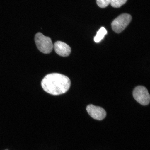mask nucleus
I'll return each mask as SVG.
<instances>
[{
  "label": "nucleus",
  "mask_w": 150,
  "mask_h": 150,
  "mask_svg": "<svg viewBox=\"0 0 150 150\" xmlns=\"http://www.w3.org/2000/svg\"><path fill=\"white\" fill-rule=\"evenodd\" d=\"M71 81L66 76L58 73L47 74L43 79L42 86L43 89L50 94L58 95L64 93L70 87Z\"/></svg>",
  "instance_id": "obj_1"
},
{
  "label": "nucleus",
  "mask_w": 150,
  "mask_h": 150,
  "mask_svg": "<svg viewBox=\"0 0 150 150\" xmlns=\"http://www.w3.org/2000/svg\"><path fill=\"white\" fill-rule=\"evenodd\" d=\"M35 44L38 49L43 53H50L53 48V45L50 38L45 36L42 33H38L35 36Z\"/></svg>",
  "instance_id": "obj_2"
},
{
  "label": "nucleus",
  "mask_w": 150,
  "mask_h": 150,
  "mask_svg": "<svg viewBox=\"0 0 150 150\" xmlns=\"http://www.w3.org/2000/svg\"><path fill=\"white\" fill-rule=\"evenodd\" d=\"M131 20L132 17L130 14L124 13L120 15L112 22V30L117 33H121L128 26Z\"/></svg>",
  "instance_id": "obj_3"
},
{
  "label": "nucleus",
  "mask_w": 150,
  "mask_h": 150,
  "mask_svg": "<svg viewBox=\"0 0 150 150\" xmlns=\"http://www.w3.org/2000/svg\"><path fill=\"white\" fill-rule=\"evenodd\" d=\"M135 99L142 105H147L150 102V97L147 88L142 86H138L133 91Z\"/></svg>",
  "instance_id": "obj_4"
},
{
  "label": "nucleus",
  "mask_w": 150,
  "mask_h": 150,
  "mask_svg": "<svg viewBox=\"0 0 150 150\" xmlns=\"http://www.w3.org/2000/svg\"><path fill=\"white\" fill-rule=\"evenodd\" d=\"M86 110L90 116L95 120H102L106 117L105 110L100 107L90 105L87 106Z\"/></svg>",
  "instance_id": "obj_5"
},
{
  "label": "nucleus",
  "mask_w": 150,
  "mask_h": 150,
  "mask_svg": "<svg viewBox=\"0 0 150 150\" xmlns=\"http://www.w3.org/2000/svg\"><path fill=\"white\" fill-rule=\"evenodd\" d=\"M53 47L56 53L63 57H67L71 53V48L68 45L61 41L55 42Z\"/></svg>",
  "instance_id": "obj_6"
},
{
  "label": "nucleus",
  "mask_w": 150,
  "mask_h": 150,
  "mask_svg": "<svg viewBox=\"0 0 150 150\" xmlns=\"http://www.w3.org/2000/svg\"><path fill=\"white\" fill-rule=\"evenodd\" d=\"M107 33V31L104 27H102L97 32V34L94 38V41L96 42H100Z\"/></svg>",
  "instance_id": "obj_7"
},
{
  "label": "nucleus",
  "mask_w": 150,
  "mask_h": 150,
  "mask_svg": "<svg viewBox=\"0 0 150 150\" xmlns=\"http://www.w3.org/2000/svg\"><path fill=\"white\" fill-rule=\"evenodd\" d=\"M127 0H110V5L114 8H119L126 3Z\"/></svg>",
  "instance_id": "obj_8"
},
{
  "label": "nucleus",
  "mask_w": 150,
  "mask_h": 150,
  "mask_svg": "<svg viewBox=\"0 0 150 150\" xmlns=\"http://www.w3.org/2000/svg\"><path fill=\"white\" fill-rule=\"evenodd\" d=\"M110 0H96L98 6L102 8H105L110 4Z\"/></svg>",
  "instance_id": "obj_9"
}]
</instances>
